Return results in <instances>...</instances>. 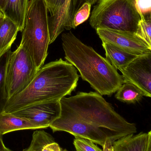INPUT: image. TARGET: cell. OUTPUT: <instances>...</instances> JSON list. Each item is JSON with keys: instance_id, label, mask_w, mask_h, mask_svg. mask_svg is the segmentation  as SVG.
I'll list each match as a JSON object with an SVG mask.
<instances>
[{"instance_id": "ffe728a7", "label": "cell", "mask_w": 151, "mask_h": 151, "mask_svg": "<svg viewBox=\"0 0 151 151\" xmlns=\"http://www.w3.org/2000/svg\"><path fill=\"white\" fill-rule=\"evenodd\" d=\"M91 6L90 4L86 3L78 10L73 19V29H75L78 26L85 22L89 17Z\"/></svg>"}, {"instance_id": "8992f818", "label": "cell", "mask_w": 151, "mask_h": 151, "mask_svg": "<svg viewBox=\"0 0 151 151\" xmlns=\"http://www.w3.org/2000/svg\"><path fill=\"white\" fill-rule=\"evenodd\" d=\"M38 70L28 52L19 45L9 57L5 73V91L8 99L24 90Z\"/></svg>"}, {"instance_id": "52a82bcc", "label": "cell", "mask_w": 151, "mask_h": 151, "mask_svg": "<svg viewBox=\"0 0 151 151\" xmlns=\"http://www.w3.org/2000/svg\"><path fill=\"white\" fill-rule=\"evenodd\" d=\"M120 71L124 82L134 84L144 96L151 98V52L137 56Z\"/></svg>"}, {"instance_id": "7c38bea8", "label": "cell", "mask_w": 151, "mask_h": 151, "mask_svg": "<svg viewBox=\"0 0 151 151\" xmlns=\"http://www.w3.org/2000/svg\"><path fill=\"white\" fill-rule=\"evenodd\" d=\"M28 0H7L2 14L17 25L19 31H23L28 9Z\"/></svg>"}, {"instance_id": "e0dca14e", "label": "cell", "mask_w": 151, "mask_h": 151, "mask_svg": "<svg viewBox=\"0 0 151 151\" xmlns=\"http://www.w3.org/2000/svg\"><path fill=\"white\" fill-rule=\"evenodd\" d=\"M144 95L142 91L134 84L124 82L117 91L115 95L118 100L128 104L136 103L140 101Z\"/></svg>"}, {"instance_id": "30bf717a", "label": "cell", "mask_w": 151, "mask_h": 151, "mask_svg": "<svg viewBox=\"0 0 151 151\" xmlns=\"http://www.w3.org/2000/svg\"><path fill=\"white\" fill-rule=\"evenodd\" d=\"M98 0H66L64 5L59 13L49 19L50 43L55 41L65 30L72 28L73 19L78 10L86 3L91 5Z\"/></svg>"}, {"instance_id": "4316f807", "label": "cell", "mask_w": 151, "mask_h": 151, "mask_svg": "<svg viewBox=\"0 0 151 151\" xmlns=\"http://www.w3.org/2000/svg\"><path fill=\"white\" fill-rule=\"evenodd\" d=\"M7 1V0H0V14H2L3 10Z\"/></svg>"}, {"instance_id": "d4e9b609", "label": "cell", "mask_w": 151, "mask_h": 151, "mask_svg": "<svg viewBox=\"0 0 151 151\" xmlns=\"http://www.w3.org/2000/svg\"><path fill=\"white\" fill-rule=\"evenodd\" d=\"M145 151H151V130L147 134V142Z\"/></svg>"}, {"instance_id": "5bb4252c", "label": "cell", "mask_w": 151, "mask_h": 151, "mask_svg": "<svg viewBox=\"0 0 151 151\" xmlns=\"http://www.w3.org/2000/svg\"><path fill=\"white\" fill-rule=\"evenodd\" d=\"M147 142V133L128 135L113 143V151H145Z\"/></svg>"}, {"instance_id": "4fadbf2b", "label": "cell", "mask_w": 151, "mask_h": 151, "mask_svg": "<svg viewBox=\"0 0 151 151\" xmlns=\"http://www.w3.org/2000/svg\"><path fill=\"white\" fill-rule=\"evenodd\" d=\"M39 129L37 125L13 114L4 112L0 113V133L2 135L17 130Z\"/></svg>"}, {"instance_id": "7402d4cb", "label": "cell", "mask_w": 151, "mask_h": 151, "mask_svg": "<svg viewBox=\"0 0 151 151\" xmlns=\"http://www.w3.org/2000/svg\"><path fill=\"white\" fill-rule=\"evenodd\" d=\"M142 20L151 21V0H135Z\"/></svg>"}, {"instance_id": "2e32d148", "label": "cell", "mask_w": 151, "mask_h": 151, "mask_svg": "<svg viewBox=\"0 0 151 151\" xmlns=\"http://www.w3.org/2000/svg\"><path fill=\"white\" fill-rule=\"evenodd\" d=\"M19 32L20 31L17 25L4 17L0 27V54L11 48Z\"/></svg>"}, {"instance_id": "83f0119b", "label": "cell", "mask_w": 151, "mask_h": 151, "mask_svg": "<svg viewBox=\"0 0 151 151\" xmlns=\"http://www.w3.org/2000/svg\"><path fill=\"white\" fill-rule=\"evenodd\" d=\"M4 16L2 14H0V27H1L2 23L4 19Z\"/></svg>"}, {"instance_id": "8fae6325", "label": "cell", "mask_w": 151, "mask_h": 151, "mask_svg": "<svg viewBox=\"0 0 151 151\" xmlns=\"http://www.w3.org/2000/svg\"><path fill=\"white\" fill-rule=\"evenodd\" d=\"M102 46L105 51L106 59L119 71L138 56L106 42L102 41Z\"/></svg>"}, {"instance_id": "ba28073f", "label": "cell", "mask_w": 151, "mask_h": 151, "mask_svg": "<svg viewBox=\"0 0 151 151\" xmlns=\"http://www.w3.org/2000/svg\"><path fill=\"white\" fill-rule=\"evenodd\" d=\"M60 101L35 104L12 113L37 125L40 129L50 127L61 114Z\"/></svg>"}, {"instance_id": "3957f363", "label": "cell", "mask_w": 151, "mask_h": 151, "mask_svg": "<svg viewBox=\"0 0 151 151\" xmlns=\"http://www.w3.org/2000/svg\"><path fill=\"white\" fill-rule=\"evenodd\" d=\"M65 58L79 71L82 79L101 96H111L124 83L106 58L82 42L71 32L62 34Z\"/></svg>"}, {"instance_id": "d6986e66", "label": "cell", "mask_w": 151, "mask_h": 151, "mask_svg": "<svg viewBox=\"0 0 151 151\" xmlns=\"http://www.w3.org/2000/svg\"><path fill=\"white\" fill-rule=\"evenodd\" d=\"M136 35L142 40L151 50V21L142 19Z\"/></svg>"}, {"instance_id": "ac0fdd59", "label": "cell", "mask_w": 151, "mask_h": 151, "mask_svg": "<svg viewBox=\"0 0 151 151\" xmlns=\"http://www.w3.org/2000/svg\"><path fill=\"white\" fill-rule=\"evenodd\" d=\"M11 49L0 54V113L3 112L8 99L5 91V73L9 57L11 53Z\"/></svg>"}, {"instance_id": "6da1fadb", "label": "cell", "mask_w": 151, "mask_h": 151, "mask_svg": "<svg viewBox=\"0 0 151 151\" xmlns=\"http://www.w3.org/2000/svg\"><path fill=\"white\" fill-rule=\"evenodd\" d=\"M60 103L61 114L50 127L53 132H68L103 146L108 139L113 143L137 132L134 123L128 122L97 92H78Z\"/></svg>"}, {"instance_id": "603a6c76", "label": "cell", "mask_w": 151, "mask_h": 151, "mask_svg": "<svg viewBox=\"0 0 151 151\" xmlns=\"http://www.w3.org/2000/svg\"><path fill=\"white\" fill-rule=\"evenodd\" d=\"M48 11L53 17L57 15L62 9L66 0H45Z\"/></svg>"}, {"instance_id": "5b68a950", "label": "cell", "mask_w": 151, "mask_h": 151, "mask_svg": "<svg viewBox=\"0 0 151 151\" xmlns=\"http://www.w3.org/2000/svg\"><path fill=\"white\" fill-rule=\"evenodd\" d=\"M142 19L135 0H99L91 12L89 24L95 30L136 35Z\"/></svg>"}, {"instance_id": "7a4b0ae2", "label": "cell", "mask_w": 151, "mask_h": 151, "mask_svg": "<svg viewBox=\"0 0 151 151\" xmlns=\"http://www.w3.org/2000/svg\"><path fill=\"white\" fill-rule=\"evenodd\" d=\"M76 68L62 58L43 65L31 83L7 100L3 112L12 113L32 105L53 101L71 94L79 79Z\"/></svg>"}, {"instance_id": "9a60e30c", "label": "cell", "mask_w": 151, "mask_h": 151, "mask_svg": "<svg viewBox=\"0 0 151 151\" xmlns=\"http://www.w3.org/2000/svg\"><path fill=\"white\" fill-rule=\"evenodd\" d=\"M52 136L43 130L35 131L30 146L23 151H62Z\"/></svg>"}, {"instance_id": "cb8c5ba5", "label": "cell", "mask_w": 151, "mask_h": 151, "mask_svg": "<svg viewBox=\"0 0 151 151\" xmlns=\"http://www.w3.org/2000/svg\"><path fill=\"white\" fill-rule=\"evenodd\" d=\"M113 142L110 139H108L105 143L103 147L102 151H113Z\"/></svg>"}, {"instance_id": "277c9868", "label": "cell", "mask_w": 151, "mask_h": 151, "mask_svg": "<svg viewBox=\"0 0 151 151\" xmlns=\"http://www.w3.org/2000/svg\"><path fill=\"white\" fill-rule=\"evenodd\" d=\"M45 0H30L19 45L28 52L39 70L44 65L50 45L49 18Z\"/></svg>"}, {"instance_id": "9c48e42d", "label": "cell", "mask_w": 151, "mask_h": 151, "mask_svg": "<svg viewBox=\"0 0 151 151\" xmlns=\"http://www.w3.org/2000/svg\"><path fill=\"white\" fill-rule=\"evenodd\" d=\"M96 30L102 41L109 42L136 55L151 52L147 44L136 35L109 29Z\"/></svg>"}, {"instance_id": "484cf974", "label": "cell", "mask_w": 151, "mask_h": 151, "mask_svg": "<svg viewBox=\"0 0 151 151\" xmlns=\"http://www.w3.org/2000/svg\"><path fill=\"white\" fill-rule=\"evenodd\" d=\"M0 151H12L4 145L2 139V135L0 133Z\"/></svg>"}, {"instance_id": "44dd1931", "label": "cell", "mask_w": 151, "mask_h": 151, "mask_svg": "<svg viewBox=\"0 0 151 151\" xmlns=\"http://www.w3.org/2000/svg\"><path fill=\"white\" fill-rule=\"evenodd\" d=\"M92 141L86 138L75 137L73 145L76 151H102Z\"/></svg>"}]
</instances>
